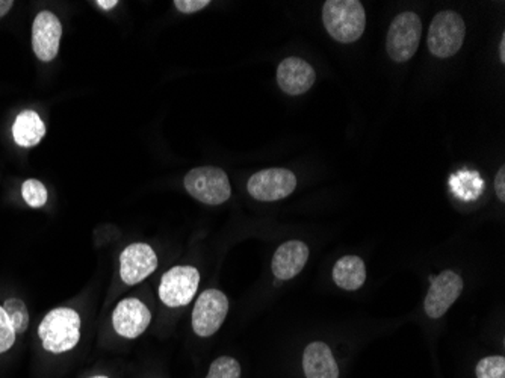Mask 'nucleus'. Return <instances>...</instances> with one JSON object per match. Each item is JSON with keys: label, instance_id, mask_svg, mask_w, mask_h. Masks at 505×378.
Returning a JSON list of instances; mask_svg holds the SVG:
<instances>
[{"label": "nucleus", "instance_id": "f8f14e48", "mask_svg": "<svg viewBox=\"0 0 505 378\" xmlns=\"http://www.w3.org/2000/svg\"><path fill=\"white\" fill-rule=\"evenodd\" d=\"M152 321L148 307L138 298H124L113 313V326L122 337L135 339L147 330Z\"/></svg>", "mask_w": 505, "mask_h": 378}, {"label": "nucleus", "instance_id": "a211bd4d", "mask_svg": "<svg viewBox=\"0 0 505 378\" xmlns=\"http://www.w3.org/2000/svg\"><path fill=\"white\" fill-rule=\"evenodd\" d=\"M451 189L457 197L463 200H475L485 188V182L478 173H459L449 180Z\"/></svg>", "mask_w": 505, "mask_h": 378}, {"label": "nucleus", "instance_id": "dca6fc26", "mask_svg": "<svg viewBox=\"0 0 505 378\" xmlns=\"http://www.w3.org/2000/svg\"><path fill=\"white\" fill-rule=\"evenodd\" d=\"M46 135V126L36 111H23L19 114L12 126V138L17 146L36 147Z\"/></svg>", "mask_w": 505, "mask_h": 378}, {"label": "nucleus", "instance_id": "cd10ccee", "mask_svg": "<svg viewBox=\"0 0 505 378\" xmlns=\"http://www.w3.org/2000/svg\"><path fill=\"white\" fill-rule=\"evenodd\" d=\"M500 55L501 61L505 62V35H502V40L500 43Z\"/></svg>", "mask_w": 505, "mask_h": 378}, {"label": "nucleus", "instance_id": "2eb2a0df", "mask_svg": "<svg viewBox=\"0 0 505 378\" xmlns=\"http://www.w3.org/2000/svg\"><path fill=\"white\" fill-rule=\"evenodd\" d=\"M303 368L307 378H339V366L332 350L324 343L307 345L303 356Z\"/></svg>", "mask_w": 505, "mask_h": 378}, {"label": "nucleus", "instance_id": "f3484780", "mask_svg": "<svg viewBox=\"0 0 505 378\" xmlns=\"http://www.w3.org/2000/svg\"><path fill=\"white\" fill-rule=\"evenodd\" d=\"M333 280L345 291H358L367 280V268L358 256H345L333 268Z\"/></svg>", "mask_w": 505, "mask_h": 378}, {"label": "nucleus", "instance_id": "c85d7f7f", "mask_svg": "<svg viewBox=\"0 0 505 378\" xmlns=\"http://www.w3.org/2000/svg\"><path fill=\"white\" fill-rule=\"evenodd\" d=\"M91 378H107V377H105V375H98V377H91Z\"/></svg>", "mask_w": 505, "mask_h": 378}, {"label": "nucleus", "instance_id": "4468645a", "mask_svg": "<svg viewBox=\"0 0 505 378\" xmlns=\"http://www.w3.org/2000/svg\"><path fill=\"white\" fill-rule=\"evenodd\" d=\"M309 259V247L302 240L281 244L272 257V272L279 280H291L298 276Z\"/></svg>", "mask_w": 505, "mask_h": 378}, {"label": "nucleus", "instance_id": "9d476101", "mask_svg": "<svg viewBox=\"0 0 505 378\" xmlns=\"http://www.w3.org/2000/svg\"><path fill=\"white\" fill-rule=\"evenodd\" d=\"M463 291V280L454 272H444L433 279L429 294L425 296V313L433 319L444 317Z\"/></svg>", "mask_w": 505, "mask_h": 378}, {"label": "nucleus", "instance_id": "423d86ee", "mask_svg": "<svg viewBox=\"0 0 505 378\" xmlns=\"http://www.w3.org/2000/svg\"><path fill=\"white\" fill-rule=\"evenodd\" d=\"M200 272L194 266H174L159 285V298L169 307H184L193 302L199 289Z\"/></svg>", "mask_w": 505, "mask_h": 378}, {"label": "nucleus", "instance_id": "bb28decb", "mask_svg": "<svg viewBox=\"0 0 505 378\" xmlns=\"http://www.w3.org/2000/svg\"><path fill=\"white\" fill-rule=\"evenodd\" d=\"M98 5L103 10H113L118 5L117 0H111V2H107V0H99Z\"/></svg>", "mask_w": 505, "mask_h": 378}, {"label": "nucleus", "instance_id": "4be33fe9", "mask_svg": "<svg viewBox=\"0 0 505 378\" xmlns=\"http://www.w3.org/2000/svg\"><path fill=\"white\" fill-rule=\"evenodd\" d=\"M477 378H505V358L502 356H490L477 365Z\"/></svg>", "mask_w": 505, "mask_h": 378}, {"label": "nucleus", "instance_id": "20e7f679", "mask_svg": "<svg viewBox=\"0 0 505 378\" xmlns=\"http://www.w3.org/2000/svg\"><path fill=\"white\" fill-rule=\"evenodd\" d=\"M466 26L454 11H442L430 25L429 49L434 57H454L465 42Z\"/></svg>", "mask_w": 505, "mask_h": 378}, {"label": "nucleus", "instance_id": "b1692460", "mask_svg": "<svg viewBox=\"0 0 505 378\" xmlns=\"http://www.w3.org/2000/svg\"><path fill=\"white\" fill-rule=\"evenodd\" d=\"M174 5L184 14H194L209 6L210 2L209 0H176Z\"/></svg>", "mask_w": 505, "mask_h": 378}, {"label": "nucleus", "instance_id": "5701e85b", "mask_svg": "<svg viewBox=\"0 0 505 378\" xmlns=\"http://www.w3.org/2000/svg\"><path fill=\"white\" fill-rule=\"evenodd\" d=\"M16 343V330L6 315L5 309L0 307V354L8 351Z\"/></svg>", "mask_w": 505, "mask_h": 378}, {"label": "nucleus", "instance_id": "f03ea898", "mask_svg": "<svg viewBox=\"0 0 505 378\" xmlns=\"http://www.w3.org/2000/svg\"><path fill=\"white\" fill-rule=\"evenodd\" d=\"M38 335L47 351L55 354L70 351L81 339V317L68 307L55 309L41 322Z\"/></svg>", "mask_w": 505, "mask_h": 378}, {"label": "nucleus", "instance_id": "f257e3e1", "mask_svg": "<svg viewBox=\"0 0 505 378\" xmlns=\"http://www.w3.org/2000/svg\"><path fill=\"white\" fill-rule=\"evenodd\" d=\"M322 21L336 42L350 44L363 35L367 16L359 0H328L322 8Z\"/></svg>", "mask_w": 505, "mask_h": 378}, {"label": "nucleus", "instance_id": "1a4fd4ad", "mask_svg": "<svg viewBox=\"0 0 505 378\" xmlns=\"http://www.w3.org/2000/svg\"><path fill=\"white\" fill-rule=\"evenodd\" d=\"M158 268V256L147 244H130L120 256V276L126 285H138Z\"/></svg>", "mask_w": 505, "mask_h": 378}, {"label": "nucleus", "instance_id": "a878e982", "mask_svg": "<svg viewBox=\"0 0 505 378\" xmlns=\"http://www.w3.org/2000/svg\"><path fill=\"white\" fill-rule=\"evenodd\" d=\"M14 2L12 0H0V19L5 16L6 12L12 8Z\"/></svg>", "mask_w": 505, "mask_h": 378}, {"label": "nucleus", "instance_id": "6e6552de", "mask_svg": "<svg viewBox=\"0 0 505 378\" xmlns=\"http://www.w3.org/2000/svg\"><path fill=\"white\" fill-rule=\"evenodd\" d=\"M296 174L289 169H268L253 174L247 189L255 200L277 201L291 195L296 191Z\"/></svg>", "mask_w": 505, "mask_h": 378}, {"label": "nucleus", "instance_id": "aec40b11", "mask_svg": "<svg viewBox=\"0 0 505 378\" xmlns=\"http://www.w3.org/2000/svg\"><path fill=\"white\" fill-rule=\"evenodd\" d=\"M21 195L25 199L26 203L31 208H43L46 205L49 194L44 185L41 184L40 180L29 179L26 180L23 186H21Z\"/></svg>", "mask_w": 505, "mask_h": 378}, {"label": "nucleus", "instance_id": "ddd939ff", "mask_svg": "<svg viewBox=\"0 0 505 378\" xmlns=\"http://www.w3.org/2000/svg\"><path fill=\"white\" fill-rule=\"evenodd\" d=\"M315 70L302 58H286L277 68V83L289 96H302L315 83Z\"/></svg>", "mask_w": 505, "mask_h": 378}, {"label": "nucleus", "instance_id": "39448f33", "mask_svg": "<svg viewBox=\"0 0 505 378\" xmlns=\"http://www.w3.org/2000/svg\"><path fill=\"white\" fill-rule=\"evenodd\" d=\"M422 36V21L414 12H403L393 19L386 38V51L392 61L406 62L414 58Z\"/></svg>", "mask_w": 505, "mask_h": 378}, {"label": "nucleus", "instance_id": "6ab92c4d", "mask_svg": "<svg viewBox=\"0 0 505 378\" xmlns=\"http://www.w3.org/2000/svg\"><path fill=\"white\" fill-rule=\"evenodd\" d=\"M2 307L5 309L6 315L10 318L16 333H25L29 327V312H28L25 303L19 298H10Z\"/></svg>", "mask_w": 505, "mask_h": 378}, {"label": "nucleus", "instance_id": "393cba45", "mask_svg": "<svg viewBox=\"0 0 505 378\" xmlns=\"http://www.w3.org/2000/svg\"><path fill=\"white\" fill-rule=\"evenodd\" d=\"M495 191L496 195H498V199L501 201H505V167L502 165L501 167L500 171L496 174L495 179Z\"/></svg>", "mask_w": 505, "mask_h": 378}, {"label": "nucleus", "instance_id": "0eeeda50", "mask_svg": "<svg viewBox=\"0 0 505 378\" xmlns=\"http://www.w3.org/2000/svg\"><path fill=\"white\" fill-rule=\"evenodd\" d=\"M229 312V300L218 289H208L199 296L193 311L195 335L209 337L220 330Z\"/></svg>", "mask_w": 505, "mask_h": 378}, {"label": "nucleus", "instance_id": "9b49d317", "mask_svg": "<svg viewBox=\"0 0 505 378\" xmlns=\"http://www.w3.org/2000/svg\"><path fill=\"white\" fill-rule=\"evenodd\" d=\"M61 21L51 11H43L32 25V49L43 62L55 59L61 44Z\"/></svg>", "mask_w": 505, "mask_h": 378}, {"label": "nucleus", "instance_id": "7ed1b4c3", "mask_svg": "<svg viewBox=\"0 0 505 378\" xmlns=\"http://www.w3.org/2000/svg\"><path fill=\"white\" fill-rule=\"evenodd\" d=\"M185 188L189 195L204 205L218 206L225 203L232 195L227 174L217 167H199L185 176Z\"/></svg>", "mask_w": 505, "mask_h": 378}, {"label": "nucleus", "instance_id": "412c9836", "mask_svg": "<svg viewBox=\"0 0 505 378\" xmlns=\"http://www.w3.org/2000/svg\"><path fill=\"white\" fill-rule=\"evenodd\" d=\"M206 378H241V365L233 358H218L210 365Z\"/></svg>", "mask_w": 505, "mask_h": 378}]
</instances>
